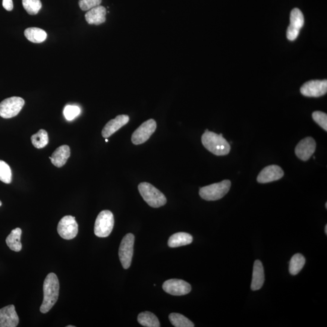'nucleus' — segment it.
Listing matches in <instances>:
<instances>
[{"label":"nucleus","instance_id":"9","mask_svg":"<svg viewBox=\"0 0 327 327\" xmlns=\"http://www.w3.org/2000/svg\"><path fill=\"white\" fill-rule=\"evenodd\" d=\"M57 231L63 239L70 240L76 238L79 232L76 218L70 215L65 216L59 222Z\"/></svg>","mask_w":327,"mask_h":327},{"label":"nucleus","instance_id":"8","mask_svg":"<svg viewBox=\"0 0 327 327\" xmlns=\"http://www.w3.org/2000/svg\"><path fill=\"white\" fill-rule=\"evenodd\" d=\"M157 127V122L154 119H150L143 122L133 134L132 142L135 145H142L154 134Z\"/></svg>","mask_w":327,"mask_h":327},{"label":"nucleus","instance_id":"30","mask_svg":"<svg viewBox=\"0 0 327 327\" xmlns=\"http://www.w3.org/2000/svg\"><path fill=\"white\" fill-rule=\"evenodd\" d=\"M312 117H313L314 121L320 127L326 132L327 131V115L325 113L320 112V111H316L312 114Z\"/></svg>","mask_w":327,"mask_h":327},{"label":"nucleus","instance_id":"23","mask_svg":"<svg viewBox=\"0 0 327 327\" xmlns=\"http://www.w3.org/2000/svg\"><path fill=\"white\" fill-rule=\"evenodd\" d=\"M138 322L146 327H160V323L158 317L149 311L142 312L138 316Z\"/></svg>","mask_w":327,"mask_h":327},{"label":"nucleus","instance_id":"12","mask_svg":"<svg viewBox=\"0 0 327 327\" xmlns=\"http://www.w3.org/2000/svg\"><path fill=\"white\" fill-rule=\"evenodd\" d=\"M163 289L170 295L182 296L190 293L191 287L190 284L185 281L172 279L165 282L163 285Z\"/></svg>","mask_w":327,"mask_h":327},{"label":"nucleus","instance_id":"10","mask_svg":"<svg viewBox=\"0 0 327 327\" xmlns=\"http://www.w3.org/2000/svg\"><path fill=\"white\" fill-rule=\"evenodd\" d=\"M290 24L287 29V37L290 41H295L298 38L300 31L304 25V17L298 8L293 9L290 13Z\"/></svg>","mask_w":327,"mask_h":327},{"label":"nucleus","instance_id":"24","mask_svg":"<svg viewBox=\"0 0 327 327\" xmlns=\"http://www.w3.org/2000/svg\"><path fill=\"white\" fill-rule=\"evenodd\" d=\"M305 264V259L302 254L297 253L292 257L290 260L289 265V272L293 276L298 275Z\"/></svg>","mask_w":327,"mask_h":327},{"label":"nucleus","instance_id":"22","mask_svg":"<svg viewBox=\"0 0 327 327\" xmlns=\"http://www.w3.org/2000/svg\"><path fill=\"white\" fill-rule=\"evenodd\" d=\"M25 36L32 43H41L46 40L47 34L40 28H29L25 30Z\"/></svg>","mask_w":327,"mask_h":327},{"label":"nucleus","instance_id":"25","mask_svg":"<svg viewBox=\"0 0 327 327\" xmlns=\"http://www.w3.org/2000/svg\"><path fill=\"white\" fill-rule=\"evenodd\" d=\"M31 142L35 148L43 149L49 143V137L44 129H40L37 134L31 137Z\"/></svg>","mask_w":327,"mask_h":327},{"label":"nucleus","instance_id":"17","mask_svg":"<svg viewBox=\"0 0 327 327\" xmlns=\"http://www.w3.org/2000/svg\"><path fill=\"white\" fill-rule=\"evenodd\" d=\"M106 8L100 5L89 10L85 19L89 25H100L106 22Z\"/></svg>","mask_w":327,"mask_h":327},{"label":"nucleus","instance_id":"6","mask_svg":"<svg viewBox=\"0 0 327 327\" xmlns=\"http://www.w3.org/2000/svg\"><path fill=\"white\" fill-rule=\"evenodd\" d=\"M25 104V101L22 98L13 97L5 99L0 103V116L5 119L16 116Z\"/></svg>","mask_w":327,"mask_h":327},{"label":"nucleus","instance_id":"13","mask_svg":"<svg viewBox=\"0 0 327 327\" xmlns=\"http://www.w3.org/2000/svg\"><path fill=\"white\" fill-rule=\"evenodd\" d=\"M316 143L313 138H305L296 147L295 154L300 160L308 161L316 151Z\"/></svg>","mask_w":327,"mask_h":327},{"label":"nucleus","instance_id":"16","mask_svg":"<svg viewBox=\"0 0 327 327\" xmlns=\"http://www.w3.org/2000/svg\"><path fill=\"white\" fill-rule=\"evenodd\" d=\"M129 121V116L127 115H120L115 119H111L104 126L102 130V136L105 139L112 136L114 133L118 131L123 126L127 124Z\"/></svg>","mask_w":327,"mask_h":327},{"label":"nucleus","instance_id":"5","mask_svg":"<svg viewBox=\"0 0 327 327\" xmlns=\"http://www.w3.org/2000/svg\"><path fill=\"white\" fill-rule=\"evenodd\" d=\"M114 217L109 211H103L99 214L96 219L94 233L100 238H106L112 232L114 226Z\"/></svg>","mask_w":327,"mask_h":327},{"label":"nucleus","instance_id":"19","mask_svg":"<svg viewBox=\"0 0 327 327\" xmlns=\"http://www.w3.org/2000/svg\"><path fill=\"white\" fill-rule=\"evenodd\" d=\"M265 281V271L262 263L259 260H255L253 266V278L251 289L253 291L260 290Z\"/></svg>","mask_w":327,"mask_h":327},{"label":"nucleus","instance_id":"3","mask_svg":"<svg viewBox=\"0 0 327 327\" xmlns=\"http://www.w3.org/2000/svg\"><path fill=\"white\" fill-rule=\"evenodd\" d=\"M139 190L143 200L152 208H159L166 205L167 203L165 195L150 183H140L139 185Z\"/></svg>","mask_w":327,"mask_h":327},{"label":"nucleus","instance_id":"1","mask_svg":"<svg viewBox=\"0 0 327 327\" xmlns=\"http://www.w3.org/2000/svg\"><path fill=\"white\" fill-rule=\"evenodd\" d=\"M59 284L58 278L53 273H50L45 279L43 284L44 298L40 307L42 313H47L58 299Z\"/></svg>","mask_w":327,"mask_h":327},{"label":"nucleus","instance_id":"15","mask_svg":"<svg viewBox=\"0 0 327 327\" xmlns=\"http://www.w3.org/2000/svg\"><path fill=\"white\" fill-rule=\"evenodd\" d=\"M19 323V317L14 305L0 309V327H16Z\"/></svg>","mask_w":327,"mask_h":327},{"label":"nucleus","instance_id":"4","mask_svg":"<svg viewBox=\"0 0 327 327\" xmlns=\"http://www.w3.org/2000/svg\"><path fill=\"white\" fill-rule=\"evenodd\" d=\"M232 183L230 180H224L218 183L206 186L200 188V195L203 200L217 201L223 199L229 191Z\"/></svg>","mask_w":327,"mask_h":327},{"label":"nucleus","instance_id":"2","mask_svg":"<svg viewBox=\"0 0 327 327\" xmlns=\"http://www.w3.org/2000/svg\"><path fill=\"white\" fill-rule=\"evenodd\" d=\"M203 145L213 154L225 156L229 154L231 147L223 135L213 133L207 129L202 137Z\"/></svg>","mask_w":327,"mask_h":327},{"label":"nucleus","instance_id":"21","mask_svg":"<svg viewBox=\"0 0 327 327\" xmlns=\"http://www.w3.org/2000/svg\"><path fill=\"white\" fill-rule=\"evenodd\" d=\"M22 230L20 228H16L12 231L11 233L7 237L6 242L11 250L19 252L22 249V244L21 242V236H22Z\"/></svg>","mask_w":327,"mask_h":327},{"label":"nucleus","instance_id":"31","mask_svg":"<svg viewBox=\"0 0 327 327\" xmlns=\"http://www.w3.org/2000/svg\"><path fill=\"white\" fill-rule=\"evenodd\" d=\"M101 2L102 0H79V7L82 11H87L100 6Z\"/></svg>","mask_w":327,"mask_h":327},{"label":"nucleus","instance_id":"18","mask_svg":"<svg viewBox=\"0 0 327 327\" xmlns=\"http://www.w3.org/2000/svg\"><path fill=\"white\" fill-rule=\"evenodd\" d=\"M70 156V146L63 145L57 148L53 153L52 157H49V159L54 166L57 167H61L67 163Z\"/></svg>","mask_w":327,"mask_h":327},{"label":"nucleus","instance_id":"26","mask_svg":"<svg viewBox=\"0 0 327 327\" xmlns=\"http://www.w3.org/2000/svg\"><path fill=\"white\" fill-rule=\"evenodd\" d=\"M169 319L172 325L175 327H194V325L188 318L179 313H171Z\"/></svg>","mask_w":327,"mask_h":327},{"label":"nucleus","instance_id":"27","mask_svg":"<svg viewBox=\"0 0 327 327\" xmlns=\"http://www.w3.org/2000/svg\"><path fill=\"white\" fill-rule=\"evenodd\" d=\"M22 4L27 13L32 16L37 14L42 8L40 0H22Z\"/></svg>","mask_w":327,"mask_h":327},{"label":"nucleus","instance_id":"7","mask_svg":"<svg viewBox=\"0 0 327 327\" xmlns=\"http://www.w3.org/2000/svg\"><path fill=\"white\" fill-rule=\"evenodd\" d=\"M135 236L128 233L123 238L119 248V257L123 268H130L134 254Z\"/></svg>","mask_w":327,"mask_h":327},{"label":"nucleus","instance_id":"28","mask_svg":"<svg viewBox=\"0 0 327 327\" xmlns=\"http://www.w3.org/2000/svg\"><path fill=\"white\" fill-rule=\"evenodd\" d=\"M12 171L9 165L4 161L0 160V181L10 184L12 182Z\"/></svg>","mask_w":327,"mask_h":327},{"label":"nucleus","instance_id":"29","mask_svg":"<svg viewBox=\"0 0 327 327\" xmlns=\"http://www.w3.org/2000/svg\"><path fill=\"white\" fill-rule=\"evenodd\" d=\"M63 113H64L66 119L68 121H72L80 115L81 109L79 106L68 105L65 107Z\"/></svg>","mask_w":327,"mask_h":327},{"label":"nucleus","instance_id":"14","mask_svg":"<svg viewBox=\"0 0 327 327\" xmlns=\"http://www.w3.org/2000/svg\"><path fill=\"white\" fill-rule=\"evenodd\" d=\"M284 175V172L281 167L277 165H271L264 169L257 177V181L260 184H266L278 181Z\"/></svg>","mask_w":327,"mask_h":327},{"label":"nucleus","instance_id":"20","mask_svg":"<svg viewBox=\"0 0 327 327\" xmlns=\"http://www.w3.org/2000/svg\"><path fill=\"white\" fill-rule=\"evenodd\" d=\"M193 241V237L190 234L184 232H179L173 234L168 241V245L170 248L181 247L191 244Z\"/></svg>","mask_w":327,"mask_h":327},{"label":"nucleus","instance_id":"33","mask_svg":"<svg viewBox=\"0 0 327 327\" xmlns=\"http://www.w3.org/2000/svg\"><path fill=\"white\" fill-rule=\"evenodd\" d=\"M325 232L326 235H327V225H326L325 227Z\"/></svg>","mask_w":327,"mask_h":327},{"label":"nucleus","instance_id":"35","mask_svg":"<svg viewBox=\"0 0 327 327\" xmlns=\"http://www.w3.org/2000/svg\"><path fill=\"white\" fill-rule=\"evenodd\" d=\"M2 206V203L1 201H0V207H1Z\"/></svg>","mask_w":327,"mask_h":327},{"label":"nucleus","instance_id":"34","mask_svg":"<svg viewBox=\"0 0 327 327\" xmlns=\"http://www.w3.org/2000/svg\"><path fill=\"white\" fill-rule=\"evenodd\" d=\"M67 327H75V326H73V325H68V326H67Z\"/></svg>","mask_w":327,"mask_h":327},{"label":"nucleus","instance_id":"11","mask_svg":"<svg viewBox=\"0 0 327 327\" xmlns=\"http://www.w3.org/2000/svg\"><path fill=\"white\" fill-rule=\"evenodd\" d=\"M301 94L307 97L317 98L325 95L327 92V81L311 80L301 87Z\"/></svg>","mask_w":327,"mask_h":327},{"label":"nucleus","instance_id":"37","mask_svg":"<svg viewBox=\"0 0 327 327\" xmlns=\"http://www.w3.org/2000/svg\"><path fill=\"white\" fill-rule=\"evenodd\" d=\"M325 208H326V209H327V203H326L325 204Z\"/></svg>","mask_w":327,"mask_h":327},{"label":"nucleus","instance_id":"32","mask_svg":"<svg viewBox=\"0 0 327 327\" xmlns=\"http://www.w3.org/2000/svg\"><path fill=\"white\" fill-rule=\"evenodd\" d=\"M3 7L8 11H13L14 8L13 0H3Z\"/></svg>","mask_w":327,"mask_h":327},{"label":"nucleus","instance_id":"36","mask_svg":"<svg viewBox=\"0 0 327 327\" xmlns=\"http://www.w3.org/2000/svg\"><path fill=\"white\" fill-rule=\"evenodd\" d=\"M105 142H109V141H108V140L107 139H106V140H105Z\"/></svg>","mask_w":327,"mask_h":327}]
</instances>
